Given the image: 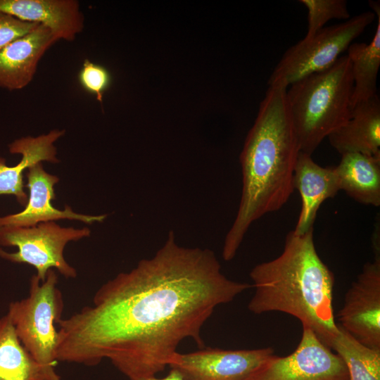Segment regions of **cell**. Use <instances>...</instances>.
I'll use <instances>...</instances> for the list:
<instances>
[{
	"mask_svg": "<svg viewBox=\"0 0 380 380\" xmlns=\"http://www.w3.org/2000/svg\"><path fill=\"white\" fill-rule=\"evenodd\" d=\"M251 284L228 279L213 251L179 246L173 231L151 258L103 284L91 305L57 323V361L104 358L129 380L156 376L184 339L203 347L201 328Z\"/></svg>",
	"mask_w": 380,
	"mask_h": 380,
	"instance_id": "obj_1",
	"label": "cell"
},
{
	"mask_svg": "<svg viewBox=\"0 0 380 380\" xmlns=\"http://www.w3.org/2000/svg\"><path fill=\"white\" fill-rule=\"evenodd\" d=\"M284 83L269 85L240 155L242 193L235 220L225 236L222 258L235 256L251 224L279 210L294 191L300 146Z\"/></svg>",
	"mask_w": 380,
	"mask_h": 380,
	"instance_id": "obj_2",
	"label": "cell"
},
{
	"mask_svg": "<svg viewBox=\"0 0 380 380\" xmlns=\"http://www.w3.org/2000/svg\"><path fill=\"white\" fill-rule=\"evenodd\" d=\"M313 231L289 232L280 255L251 270L255 293L248 308L256 315H292L329 347L338 332L333 309L334 277L317 252Z\"/></svg>",
	"mask_w": 380,
	"mask_h": 380,
	"instance_id": "obj_3",
	"label": "cell"
},
{
	"mask_svg": "<svg viewBox=\"0 0 380 380\" xmlns=\"http://www.w3.org/2000/svg\"><path fill=\"white\" fill-rule=\"evenodd\" d=\"M353 80L347 55L289 85L286 101L300 151L312 155L351 113Z\"/></svg>",
	"mask_w": 380,
	"mask_h": 380,
	"instance_id": "obj_4",
	"label": "cell"
},
{
	"mask_svg": "<svg viewBox=\"0 0 380 380\" xmlns=\"http://www.w3.org/2000/svg\"><path fill=\"white\" fill-rule=\"evenodd\" d=\"M57 283L53 269L48 271L44 281L34 274L30 280L28 296L11 303L6 313L23 346L53 376H58L55 370L56 326L64 308Z\"/></svg>",
	"mask_w": 380,
	"mask_h": 380,
	"instance_id": "obj_5",
	"label": "cell"
},
{
	"mask_svg": "<svg viewBox=\"0 0 380 380\" xmlns=\"http://www.w3.org/2000/svg\"><path fill=\"white\" fill-rule=\"evenodd\" d=\"M374 18L373 11H366L303 38L284 52L269 77L268 85L281 82L289 87L330 68Z\"/></svg>",
	"mask_w": 380,
	"mask_h": 380,
	"instance_id": "obj_6",
	"label": "cell"
},
{
	"mask_svg": "<svg viewBox=\"0 0 380 380\" xmlns=\"http://www.w3.org/2000/svg\"><path fill=\"white\" fill-rule=\"evenodd\" d=\"M90 234L88 227H63L54 221L29 227H1L0 246H15L18 251L8 253L0 248V258L13 263L32 265L41 281L45 280L51 269L57 270L67 279L75 278L77 271L65 260L64 249L69 242L77 241Z\"/></svg>",
	"mask_w": 380,
	"mask_h": 380,
	"instance_id": "obj_7",
	"label": "cell"
},
{
	"mask_svg": "<svg viewBox=\"0 0 380 380\" xmlns=\"http://www.w3.org/2000/svg\"><path fill=\"white\" fill-rule=\"evenodd\" d=\"M246 380H349L341 358L303 326L296 350L285 357L270 356Z\"/></svg>",
	"mask_w": 380,
	"mask_h": 380,
	"instance_id": "obj_8",
	"label": "cell"
},
{
	"mask_svg": "<svg viewBox=\"0 0 380 380\" xmlns=\"http://www.w3.org/2000/svg\"><path fill=\"white\" fill-rule=\"evenodd\" d=\"M363 266L347 291L338 315L341 327L367 347L380 349V255Z\"/></svg>",
	"mask_w": 380,
	"mask_h": 380,
	"instance_id": "obj_9",
	"label": "cell"
},
{
	"mask_svg": "<svg viewBox=\"0 0 380 380\" xmlns=\"http://www.w3.org/2000/svg\"><path fill=\"white\" fill-rule=\"evenodd\" d=\"M273 354L270 347L243 350L206 348L189 353L176 352L168 365L184 380H246Z\"/></svg>",
	"mask_w": 380,
	"mask_h": 380,
	"instance_id": "obj_10",
	"label": "cell"
},
{
	"mask_svg": "<svg viewBox=\"0 0 380 380\" xmlns=\"http://www.w3.org/2000/svg\"><path fill=\"white\" fill-rule=\"evenodd\" d=\"M25 176L28 188V198L25 208L17 213L0 217V227L15 226L29 227L42 222L59 220L81 221L85 224L102 222L107 215H89L75 213L68 205L63 210L56 208L51 203L55 199V185L59 182L58 176L45 171L42 163L30 167Z\"/></svg>",
	"mask_w": 380,
	"mask_h": 380,
	"instance_id": "obj_11",
	"label": "cell"
},
{
	"mask_svg": "<svg viewBox=\"0 0 380 380\" xmlns=\"http://www.w3.org/2000/svg\"><path fill=\"white\" fill-rule=\"evenodd\" d=\"M58 39L42 25L0 51V88L10 91L26 87L33 80L39 62Z\"/></svg>",
	"mask_w": 380,
	"mask_h": 380,
	"instance_id": "obj_12",
	"label": "cell"
},
{
	"mask_svg": "<svg viewBox=\"0 0 380 380\" xmlns=\"http://www.w3.org/2000/svg\"><path fill=\"white\" fill-rule=\"evenodd\" d=\"M0 12L45 26L58 40L74 41L84 27L77 0H0Z\"/></svg>",
	"mask_w": 380,
	"mask_h": 380,
	"instance_id": "obj_13",
	"label": "cell"
},
{
	"mask_svg": "<svg viewBox=\"0 0 380 380\" xmlns=\"http://www.w3.org/2000/svg\"><path fill=\"white\" fill-rule=\"evenodd\" d=\"M293 187L300 193L301 210L293 232L304 234L314 229L318 209L341 190L335 167H322L311 156L300 151L293 172Z\"/></svg>",
	"mask_w": 380,
	"mask_h": 380,
	"instance_id": "obj_14",
	"label": "cell"
},
{
	"mask_svg": "<svg viewBox=\"0 0 380 380\" xmlns=\"http://www.w3.org/2000/svg\"><path fill=\"white\" fill-rule=\"evenodd\" d=\"M65 133V129H53L37 137H25L8 144L11 153L20 154V161L14 166H7L6 160L0 157V195H13L25 206L28 195L24 191L23 172L30 167L43 161L60 162L57 158L55 142Z\"/></svg>",
	"mask_w": 380,
	"mask_h": 380,
	"instance_id": "obj_15",
	"label": "cell"
},
{
	"mask_svg": "<svg viewBox=\"0 0 380 380\" xmlns=\"http://www.w3.org/2000/svg\"><path fill=\"white\" fill-rule=\"evenodd\" d=\"M330 144L340 154L380 156V99L378 95L351 108L347 122L331 132Z\"/></svg>",
	"mask_w": 380,
	"mask_h": 380,
	"instance_id": "obj_16",
	"label": "cell"
},
{
	"mask_svg": "<svg viewBox=\"0 0 380 380\" xmlns=\"http://www.w3.org/2000/svg\"><path fill=\"white\" fill-rule=\"evenodd\" d=\"M335 167L341 190L360 203L380 205V156L344 153Z\"/></svg>",
	"mask_w": 380,
	"mask_h": 380,
	"instance_id": "obj_17",
	"label": "cell"
},
{
	"mask_svg": "<svg viewBox=\"0 0 380 380\" xmlns=\"http://www.w3.org/2000/svg\"><path fill=\"white\" fill-rule=\"evenodd\" d=\"M369 5L377 17V25L369 44L353 42L348 48L351 65L353 89L351 108L377 95V75L380 67V4L369 1Z\"/></svg>",
	"mask_w": 380,
	"mask_h": 380,
	"instance_id": "obj_18",
	"label": "cell"
},
{
	"mask_svg": "<svg viewBox=\"0 0 380 380\" xmlns=\"http://www.w3.org/2000/svg\"><path fill=\"white\" fill-rule=\"evenodd\" d=\"M0 380H62L49 373L25 349L7 314L0 317Z\"/></svg>",
	"mask_w": 380,
	"mask_h": 380,
	"instance_id": "obj_19",
	"label": "cell"
},
{
	"mask_svg": "<svg viewBox=\"0 0 380 380\" xmlns=\"http://www.w3.org/2000/svg\"><path fill=\"white\" fill-rule=\"evenodd\" d=\"M329 348L346 365L349 380H380V349L361 343L338 324Z\"/></svg>",
	"mask_w": 380,
	"mask_h": 380,
	"instance_id": "obj_20",
	"label": "cell"
},
{
	"mask_svg": "<svg viewBox=\"0 0 380 380\" xmlns=\"http://www.w3.org/2000/svg\"><path fill=\"white\" fill-rule=\"evenodd\" d=\"M308 10V30L304 38H310L333 19L348 20L350 13L345 0H300Z\"/></svg>",
	"mask_w": 380,
	"mask_h": 380,
	"instance_id": "obj_21",
	"label": "cell"
},
{
	"mask_svg": "<svg viewBox=\"0 0 380 380\" xmlns=\"http://www.w3.org/2000/svg\"><path fill=\"white\" fill-rule=\"evenodd\" d=\"M78 81L86 91L102 103L103 94L110 87L112 77L104 66L85 58L78 72Z\"/></svg>",
	"mask_w": 380,
	"mask_h": 380,
	"instance_id": "obj_22",
	"label": "cell"
},
{
	"mask_svg": "<svg viewBox=\"0 0 380 380\" xmlns=\"http://www.w3.org/2000/svg\"><path fill=\"white\" fill-rule=\"evenodd\" d=\"M39 24L23 21L0 12V51L14 40L35 29Z\"/></svg>",
	"mask_w": 380,
	"mask_h": 380,
	"instance_id": "obj_23",
	"label": "cell"
},
{
	"mask_svg": "<svg viewBox=\"0 0 380 380\" xmlns=\"http://www.w3.org/2000/svg\"><path fill=\"white\" fill-rule=\"evenodd\" d=\"M138 380H184L180 374L175 369L170 370L169 374L164 378L158 379L156 376L141 379Z\"/></svg>",
	"mask_w": 380,
	"mask_h": 380,
	"instance_id": "obj_24",
	"label": "cell"
}]
</instances>
